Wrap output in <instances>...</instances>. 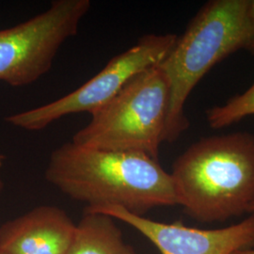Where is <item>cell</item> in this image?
<instances>
[{
  "label": "cell",
  "mask_w": 254,
  "mask_h": 254,
  "mask_svg": "<svg viewBox=\"0 0 254 254\" xmlns=\"http://www.w3.org/2000/svg\"><path fill=\"white\" fill-rule=\"evenodd\" d=\"M247 20H248V39L245 49L254 56V0H249L248 10H247Z\"/></svg>",
  "instance_id": "cell-11"
},
{
  "label": "cell",
  "mask_w": 254,
  "mask_h": 254,
  "mask_svg": "<svg viewBox=\"0 0 254 254\" xmlns=\"http://www.w3.org/2000/svg\"><path fill=\"white\" fill-rule=\"evenodd\" d=\"M171 175L189 217L203 223L240 217L254 203V135L200 138L175 159Z\"/></svg>",
  "instance_id": "cell-2"
},
{
  "label": "cell",
  "mask_w": 254,
  "mask_h": 254,
  "mask_svg": "<svg viewBox=\"0 0 254 254\" xmlns=\"http://www.w3.org/2000/svg\"><path fill=\"white\" fill-rule=\"evenodd\" d=\"M76 224L54 205H41L0 226V248L10 254H67Z\"/></svg>",
  "instance_id": "cell-8"
},
{
  "label": "cell",
  "mask_w": 254,
  "mask_h": 254,
  "mask_svg": "<svg viewBox=\"0 0 254 254\" xmlns=\"http://www.w3.org/2000/svg\"><path fill=\"white\" fill-rule=\"evenodd\" d=\"M178 36L173 33L147 34L127 51L115 56L89 81L58 100L5 118L13 127L27 131L43 130L71 114L91 115L112 100L136 74L160 64Z\"/></svg>",
  "instance_id": "cell-6"
},
{
  "label": "cell",
  "mask_w": 254,
  "mask_h": 254,
  "mask_svg": "<svg viewBox=\"0 0 254 254\" xmlns=\"http://www.w3.org/2000/svg\"><path fill=\"white\" fill-rule=\"evenodd\" d=\"M85 211L102 213L127 223L148 238L161 254H233L254 248V213L235 225L201 230L185 226L180 221H154L116 206Z\"/></svg>",
  "instance_id": "cell-7"
},
{
  "label": "cell",
  "mask_w": 254,
  "mask_h": 254,
  "mask_svg": "<svg viewBox=\"0 0 254 254\" xmlns=\"http://www.w3.org/2000/svg\"><path fill=\"white\" fill-rule=\"evenodd\" d=\"M233 254H254V248L253 249H248V250H241L237 251Z\"/></svg>",
  "instance_id": "cell-12"
},
{
  "label": "cell",
  "mask_w": 254,
  "mask_h": 254,
  "mask_svg": "<svg viewBox=\"0 0 254 254\" xmlns=\"http://www.w3.org/2000/svg\"><path fill=\"white\" fill-rule=\"evenodd\" d=\"M252 213H254V203L251 205V207L249 208V211H248V214H252Z\"/></svg>",
  "instance_id": "cell-13"
},
{
  "label": "cell",
  "mask_w": 254,
  "mask_h": 254,
  "mask_svg": "<svg viewBox=\"0 0 254 254\" xmlns=\"http://www.w3.org/2000/svg\"><path fill=\"white\" fill-rule=\"evenodd\" d=\"M91 5L90 0H55L44 12L0 30V81L24 87L48 73Z\"/></svg>",
  "instance_id": "cell-5"
},
{
  "label": "cell",
  "mask_w": 254,
  "mask_h": 254,
  "mask_svg": "<svg viewBox=\"0 0 254 254\" xmlns=\"http://www.w3.org/2000/svg\"><path fill=\"white\" fill-rule=\"evenodd\" d=\"M254 115V83L241 94H237L221 105L206 110L209 127L221 129Z\"/></svg>",
  "instance_id": "cell-10"
},
{
  "label": "cell",
  "mask_w": 254,
  "mask_h": 254,
  "mask_svg": "<svg viewBox=\"0 0 254 254\" xmlns=\"http://www.w3.org/2000/svg\"><path fill=\"white\" fill-rule=\"evenodd\" d=\"M3 161H4V155H2V154H0V168H1L2 165H3Z\"/></svg>",
  "instance_id": "cell-14"
},
{
  "label": "cell",
  "mask_w": 254,
  "mask_h": 254,
  "mask_svg": "<svg viewBox=\"0 0 254 254\" xmlns=\"http://www.w3.org/2000/svg\"><path fill=\"white\" fill-rule=\"evenodd\" d=\"M67 254H136L125 242L114 218L102 213L85 211L76 224Z\"/></svg>",
  "instance_id": "cell-9"
},
{
  "label": "cell",
  "mask_w": 254,
  "mask_h": 254,
  "mask_svg": "<svg viewBox=\"0 0 254 254\" xmlns=\"http://www.w3.org/2000/svg\"><path fill=\"white\" fill-rule=\"evenodd\" d=\"M46 179L85 210L116 206L144 217L177 205L171 173L142 153L92 149L66 142L52 152Z\"/></svg>",
  "instance_id": "cell-1"
},
{
  "label": "cell",
  "mask_w": 254,
  "mask_h": 254,
  "mask_svg": "<svg viewBox=\"0 0 254 254\" xmlns=\"http://www.w3.org/2000/svg\"><path fill=\"white\" fill-rule=\"evenodd\" d=\"M0 254H10L8 253V252H6L5 250H3L2 248H0Z\"/></svg>",
  "instance_id": "cell-15"
},
{
  "label": "cell",
  "mask_w": 254,
  "mask_h": 254,
  "mask_svg": "<svg viewBox=\"0 0 254 254\" xmlns=\"http://www.w3.org/2000/svg\"><path fill=\"white\" fill-rule=\"evenodd\" d=\"M248 5L249 0L209 1L158 64L170 90L163 142H175L189 129L186 104L203 76L230 55L245 49Z\"/></svg>",
  "instance_id": "cell-3"
},
{
  "label": "cell",
  "mask_w": 254,
  "mask_h": 254,
  "mask_svg": "<svg viewBox=\"0 0 254 254\" xmlns=\"http://www.w3.org/2000/svg\"><path fill=\"white\" fill-rule=\"evenodd\" d=\"M3 190V182L0 179V192Z\"/></svg>",
  "instance_id": "cell-16"
},
{
  "label": "cell",
  "mask_w": 254,
  "mask_h": 254,
  "mask_svg": "<svg viewBox=\"0 0 254 254\" xmlns=\"http://www.w3.org/2000/svg\"><path fill=\"white\" fill-rule=\"evenodd\" d=\"M170 90L158 65L136 74L91 115L72 142L92 149L142 153L158 160L169 109Z\"/></svg>",
  "instance_id": "cell-4"
}]
</instances>
